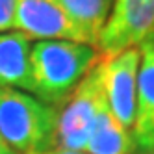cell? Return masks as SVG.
<instances>
[{"mask_svg":"<svg viewBox=\"0 0 154 154\" xmlns=\"http://www.w3.org/2000/svg\"><path fill=\"white\" fill-rule=\"evenodd\" d=\"M15 0H0V32L13 30Z\"/></svg>","mask_w":154,"mask_h":154,"instance_id":"obj_11","label":"cell"},{"mask_svg":"<svg viewBox=\"0 0 154 154\" xmlns=\"http://www.w3.org/2000/svg\"><path fill=\"white\" fill-rule=\"evenodd\" d=\"M47 154H85V152H74V150H63V149H54Z\"/></svg>","mask_w":154,"mask_h":154,"instance_id":"obj_13","label":"cell"},{"mask_svg":"<svg viewBox=\"0 0 154 154\" xmlns=\"http://www.w3.org/2000/svg\"><path fill=\"white\" fill-rule=\"evenodd\" d=\"M154 35V0H115L97 50L104 58L136 48Z\"/></svg>","mask_w":154,"mask_h":154,"instance_id":"obj_4","label":"cell"},{"mask_svg":"<svg viewBox=\"0 0 154 154\" xmlns=\"http://www.w3.org/2000/svg\"><path fill=\"white\" fill-rule=\"evenodd\" d=\"M102 60L58 108L56 149L84 152L97 119L104 109H108L102 80Z\"/></svg>","mask_w":154,"mask_h":154,"instance_id":"obj_3","label":"cell"},{"mask_svg":"<svg viewBox=\"0 0 154 154\" xmlns=\"http://www.w3.org/2000/svg\"><path fill=\"white\" fill-rule=\"evenodd\" d=\"M13 28L30 39L85 43L80 28L65 13L58 0H15Z\"/></svg>","mask_w":154,"mask_h":154,"instance_id":"obj_6","label":"cell"},{"mask_svg":"<svg viewBox=\"0 0 154 154\" xmlns=\"http://www.w3.org/2000/svg\"><path fill=\"white\" fill-rule=\"evenodd\" d=\"M104 56L78 41H37L30 52L28 93L60 108Z\"/></svg>","mask_w":154,"mask_h":154,"instance_id":"obj_1","label":"cell"},{"mask_svg":"<svg viewBox=\"0 0 154 154\" xmlns=\"http://www.w3.org/2000/svg\"><path fill=\"white\" fill-rule=\"evenodd\" d=\"M141 61L137 72V91H136V119L134 136L139 152L154 149V35L139 45Z\"/></svg>","mask_w":154,"mask_h":154,"instance_id":"obj_7","label":"cell"},{"mask_svg":"<svg viewBox=\"0 0 154 154\" xmlns=\"http://www.w3.org/2000/svg\"><path fill=\"white\" fill-rule=\"evenodd\" d=\"M58 108L23 89L0 87V136L17 154H47L56 149Z\"/></svg>","mask_w":154,"mask_h":154,"instance_id":"obj_2","label":"cell"},{"mask_svg":"<svg viewBox=\"0 0 154 154\" xmlns=\"http://www.w3.org/2000/svg\"><path fill=\"white\" fill-rule=\"evenodd\" d=\"M30 37L20 32H0V87L28 91L30 87Z\"/></svg>","mask_w":154,"mask_h":154,"instance_id":"obj_8","label":"cell"},{"mask_svg":"<svg viewBox=\"0 0 154 154\" xmlns=\"http://www.w3.org/2000/svg\"><path fill=\"white\" fill-rule=\"evenodd\" d=\"M72 23L80 28L85 43L97 48L104 24L112 11L109 0H58Z\"/></svg>","mask_w":154,"mask_h":154,"instance_id":"obj_10","label":"cell"},{"mask_svg":"<svg viewBox=\"0 0 154 154\" xmlns=\"http://www.w3.org/2000/svg\"><path fill=\"white\" fill-rule=\"evenodd\" d=\"M0 154H17V152H15V150H13V149L9 147L6 141H4V137H2V136H0Z\"/></svg>","mask_w":154,"mask_h":154,"instance_id":"obj_12","label":"cell"},{"mask_svg":"<svg viewBox=\"0 0 154 154\" xmlns=\"http://www.w3.org/2000/svg\"><path fill=\"white\" fill-rule=\"evenodd\" d=\"M141 52L139 47L102 60V80L108 108L121 125L132 132L136 119V91Z\"/></svg>","mask_w":154,"mask_h":154,"instance_id":"obj_5","label":"cell"},{"mask_svg":"<svg viewBox=\"0 0 154 154\" xmlns=\"http://www.w3.org/2000/svg\"><path fill=\"white\" fill-rule=\"evenodd\" d=\"M85 154H134L137 152L132 132L126 130L119 121L109 113V108L104 109L91 132Z\"/></svg>","mask_w":154,"mask_h":154,"instance_id":"obj_9","label":"cell"},{"mask_svg":"<svg viewBox=\"0 0 154 154\" xmlns=\"http://www.w3.org/2000/svg\"><path fill=\"white\" fill-rule=\"evenodd\" d=\"M141 154H154V149L152 150H147V152H141Z\"/></svg>","mask_w":154,"mask_h":154,"instance_id":"obj_14","label":"cell"},{"mask_svg":"<svg viewBox=\"0 0 154 154\" xmlns=\"http://www.w3.org/2000/svg\"><path fill=\"white\" fill-rule=\"evenodd\" d=\"M109 2H113V0H109Z\"/></svg>","mask_w":154,"mask_h":154,"instance_id":"obj_15","label":"cell"}]
</instances>
